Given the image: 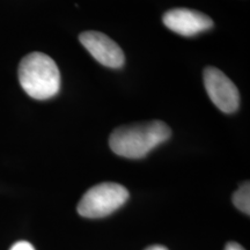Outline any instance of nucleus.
Wrapping results in <instances>:
<instances>
[{
  "label": "nucleus",
  "instance_id": "f257e3e1",
  "mask_svg": "<svg viewBox=\"0 0 250 250\" xmlns=\"http://www.w3.org/2000/svg\"><path fill=\"white\" fill-rule=\"evenodd\" d=\"M170 136V127L162 121L122 125L111 132L109 146L115 154L123 158L142 159Z\"/></svg>",
  "mask_w": 250,
  "mask_h": 250
},
{
  "label": "nucleus",
  "instance_id": "f03ea898",
  "mask_svg": "<svg viewBox=\"0 0 250 250\" xmlns=\"http://www.w3.org/2000/svg\"><path fill=\"white\" fill-rule=\"evenodd\" d=\"M22 89L35 100H49L61 90V72L54 59L43 52H30L19 65Z\"/></svg>",
  "mask_w": 250,
  "mask_h": 250
},
{
  "label": "nucleus",
  "instance_id": "7ed1b4c3",
  "mask_svg": "<svg viewBox=\"0 0 250 250\" xmlns=\"http://www.w3.org/2000/svg\"><path fill=\"white\" fill-rule=\"evenodd\" d=\"M129 199V191L122 184L103 182L86 191L78 204V213L85 218H103L111 214Z\"/></svg>",
  "mask_w": 250,
  "mask_h": 250
},
{
  "label": "nucleus",
  "instance_id": "20e7f679",
  "mask_svg": "<svg viewBox=\"0 0 250 250\" xmlns=\"http://www.w3.org/2000/svg\"><path fill=\"white\" fill-rule=\"evenodd\" d=\"M203 76L206 93L215 107L225 114L235 112L240 105V94L235 83L217 67H206Z\"/></svg>",
  "mask_w": 250,
  "mask_h": 250
},
{
  "label": "nucleus",
  "instance_id": "39448f33",
  "mask_svg": "<svg viewBox=\"0 0 250 250\" xmlns=\"http://www.w3.org/2000/svg\"><path fill=\"white\" fill-rule=\"evenodd\" d=\"M80 43L100 64L110 68H121L125 62L123 50L115 41L100 31H83L79 35Z\"/></svg>",
  "mask_w": 250,
  "mask_h": 250
},
{
  "label": "nucleus",
  "instance_id": "423d86ee",
  "mask_svg": "<svg viewBox=\"0 0 250 250\" xmlns=\"http://www.w3.org/2000/svg\"><path fill=\"white\" fill-rule=\"evenodd\" d=\"M162 21L168 29L187 37L195 36L213 27V21L210 17L188 8L170 9L166 12Z\"/></svg>",
  "mask_w": 250,
  "mask_h": 250
},
{
  "label": "nucleus",
  "instance_id": "0eeeda50",
  "mask_svg": "<svg viewBox=\"0 0 250 250\" xmlns=\"http://www.w3.org/2000/svg\"><path fill=\"white\" fill-rule=\"evenodd\" d=\"M233 204L247 215L250 214V186L245 182L233 195Z\"/></svg>",
  "mask_w": 250,
  "mask_h": 250
},
{
  "label": "nucleus",
  "instance_id": "6e6552de",
  "mask_svg": "<svg viewBox=\"0 0 250 250\" xmlns=\"http://www.w3.org/2000/svg\"><path fill=\"white\" fill-rule=\"evenodd\" d=\"M11 250H35V248H34L33 245H30L29 242L19 241L12 247Z\"/></svg>",
  "mask_w": 250,
  "mask_h": 250
},
{
  "label": "nucleus",
  "instance_id": "1a4fd4ad",
  "mask_svg": "<svg viewBox=\"0 0 250 250\" xmlns=\"http://www.w3.org/2000/svg\"><path fill=\"white\" fill-rule=\"evenodd\" d=\"M225 250H246L242 246H240L239 243L236 242H229L226 245V248Z\"/></svg>",
  "mask_w": 250,
  "mask_h": 250
},
{
  "label": "nucleus",
  "instance_id": "9d476101",
  "mask_svg": "<svg viewBox=\"0 0 250 250\" xmlns=\"http://www.w3.org/2000/svg\"><path fill=\"white\" fill-rule=\"evenodd\" d=\"M146 250H168V249L164 246H151V247H148Z\"/></svg>",
  "mask_w": 250,
  "mask_h": 250
}]
</instances>
